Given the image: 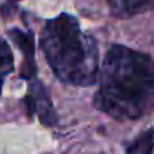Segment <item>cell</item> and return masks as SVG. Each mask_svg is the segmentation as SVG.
I'll return each mask as SVG.
<instances>
[{"mask_svg": "<svg viewBox=\"0 0 154 154\" xmlns=\"http://www.w3.org/2000/svg\"><path fill=\"white\" fill-rule=\"evenodd\" d=\"M154 103V60L124 45H112L99 72L94 106L115 120H138Z\"/></svg>", "mask_w": 154, "mask_h": 154, "instance_id": "6da1fadb", "label": "cell"}, {"mask_svg": "<svg viewBox=\"0 0 154 154\" xmlns=\"http://www.w3.org/2000/svg\"><path fill=\"white\" fill-rule=\"evenodd\" d=\"M39 47L54 75L64 84L88 87L99 78V50L93 36L82 32L78 20L60 14L42 29Z\"/></svg>", "mask_w": 154, "mask_h": 154, "instance_id": "7a4b0ae2", "label": "cell"}, {"mask_svg": "<svg viewBox=\"0 0 154 154\" xmlns=\"http://www.w3.org/2000/svg\"><path fill=\"white\" fill-rule=\"evenodd\" d=\"M24 102L27 105L29 112H38L39 120L45 126H55L57 123V114L52 106L51 99L44 87V84L38 79L30 81V93L24 97Z\"/></svg>", "mask_w": 154, "mask_h": 154, "instance_id": "3957f363", "label": "cell"}, {"mask_svg": "<svg viewBox=\"0 0 154 154\" xmlns=\"http://www.w3.org/2000/svg\"><path fill=\"white\" fill-rule=\"evenodd\" d=\"M9 35L14 38L15 44L23 52L24 61H23V70L21 78L32 81L36 75V64H35V38L30 32H23L18 29H14L9 32Z\"/></svg>", "mask_w": 154, "mask_h": 154, "instance_id": "277c9868", "label": "cell"}, {"mask_svg": "<svg viewBox=\"0 0 154 154\" xmlns=\"http://www.w3.org/2000/svg\"><path fill=\"white\" fill-rule=\"evenodd\" d=\"M109 11L115 18H132L154 8V0H108Z\"/></svg>", "mask_w": 154, "mask_h": 154, "instance_id": "5b68a950", "label": "cell"}, {"mask_svg": "<svg viewBox=\"0 0 154 154\" xmlns=\"http://www.w3.org/2000/svg\"><path fill=\"white\" fill-rule=\"evenodd\" d=\"M154 148V130H147L141 133L132 145L127 148L126 154H153Z\"/></svg>", "mask_w": 154, "mask_h": 154, "instance_id": "8992f818", "label": "cell"}, {"mask_svg": "<svg viewBox=\"0 0 154 154\" xmlns=\"http://www.w3.org/2000/svg\"><path fill=\"white\" fill-rule=\"evenodd\" d=\"M12 70H14V55L11 51V47L5 39L0 38V93L6 76Z\"/></svg>", "mask_w": 154, "mask_h": 154, "instance_id": "52a82bcc", "label": "cell"}]
</instances>
